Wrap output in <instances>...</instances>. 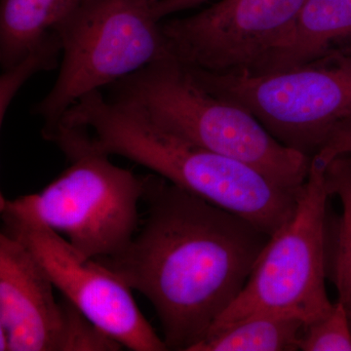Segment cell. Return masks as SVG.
<instances>
[{
  "instance_id": "obj_1",
  "label": "cell",
  "mask_w": 351,
  "mask_h": 351,
  "mask_svg": "<svg viewBox=\"0 0 351 351\" xmlns=\"http://www.w3.org/2000/svg\"><path fill=\"white\" fill-rule=\"evenodd\" d=\"M144 178L135 237L94 260L149 300L168 350L191 351L239 297L271 237L161 176Z\"/></svg>"
},
{
  "instance_id": "obj_2",
  "label": "cell",
  "mask_w": 351,
  "mask_h": 351,
  "mask_svg": "<svg viewBox=\"0 0 351 351\" xmlns=\"http://www.w3.org/2000/svg\"><path fill=\"white\" fill-rule=\"evenodd\" d=\"M62 123L85 127L99 151L140 164L270 237L294 213L301 189L284 188L249 164L171 136L101 90L76 101Z\"/></svg>"
},
{
  "instance_id": "obj_3",
  "label": "cell",
  "mask_w": 351,
  "mask_h": 351,
  "mask_svg": "<svg viewBox=\"0 0 351 351\" xmlns=\"http://www.w3.org/2000/svg\"><path fill=\"white\" fill-rule=\"evenodd\" d=\"M108 87V100L165 133L251 165L279 186L299 191L313 157L286 147L250 112L212 93L186 64L166 58Z\"/></svg>"
},
{
  "instance_id": "obj_4",
  "label": "cell",
  "mask_w": 351,
  "mask_h": 351,
  "mask_svg": "<svg viewBox=\"0 0 351 351\" xmlns=\"http://www.w3.org/2000/svg\"><path fill=\"white\" fill-rule=\"evenodd\" d=\"M50 142L69 166L43 191L10 199L43 225L68 237L90 258L113 257L135 237L141 219L145 178L110 162L91 144L87 129L62 125Z\"/></svg>"
},
{
  "instance_id": "obj_5",
  "label": "cell",
  "mask_w": 351,
  "mask_h": 351,
  "mask_svg": "<svg viewBox=\"0 0 351 351\" xmlns=\"http://www.w3.org/2000/svg\"><path fill=\"white\" fill-rule=\"evenodd\" d=\"M156 1L85 0L64 21L59 31L63 45L59 75L32 110L44 120L46 140L85 95L172 57L161 21L154 14Z\"/></svg>"
},
{
  "instance_id": "obj_6",
  "label": "cell",
  "mask_w": 351,
  "mask_h": 351,
  "mask_svg": "<svg viewBox=\"0 0 351 351\" xmlns=\"http://www.w3.org/2000/svg\"><path fill=\"white\" fill-rule=\"evenodd\" d=\"M329 197L324 166L313 157L294 213L270 237L246 285L207 337L256 314H286L307 326L331 311L325 284Z\"/></svg>"
},
{
  "instance_id": "obj_7",
  "label": "cell",
  "mask_w": 351,
  "mask_h": 351,
  "mask_svg": "<svg viewBox=\"0 0 351 351\" xmlns=\"http://www.w3.org/2000/svg\"><path fill=\"white\" fill-rule=\"evenodd\" d=\"M186 66L212 93L246 108L279 142L309 157L351 117V55L258 73Z\"/></svg>"
},
{
  "instance_id": "obj_8",
  "label": "cell",
  "mask_w": 351,
  "mask_h": 351,
  "mask_svg": "<svg viewBox=\"0 0 351 351\" xmlns=\"http://www.w3.org/2000/svg\"><path fill=\"white\" fill-rule=\"evenodd\" d=\"M2 230L19 240L45 270L53 285L94 324L128 350L165 351L163 339L145 319L131 289L68 239L0 196Z\"/></svg>"
},
{
  "instance_id": "obj_9",
  "label": "cell",
  "mask_w": 351,
  "mask_h": 351,
  "mask_svg": "<svg viewBox=\"0 0 351 351\" xmlns=\"http://www.w3.org/2000/svg\"><path fill=\"white\" fill-rule=\"evenodd\" d=\"M306 0H221L161 21L171 56L212 73H260L281 50Z\"/></svg>"
},
{
  "instance_id": "obj_10",
  "label": "cell",
  "mask_w": 351,
  "mask_h": 351,
  "mask_svg": "<svg viewBox=\"0 0 351 351\" xmlns=\"http://www.w3.org/2000/svg\"><path fill=\"white\" fill-rule=\"evenodd\" d=\"M31 251L0 232V351H61L64 311Z\"/></svg>"
},
{
  "instance_id": "obj_11",
  "label": "cell",
  "mask_w": 351,
  "mask_h": 351,
  "mask_svg": "<svg viewBox=\"0 0 351 351\" xmlns=\"http://www.w3.org/2000/svg\"><path fill=\"white\" fill-rule=\"evenodd\" d=\"M343 55H351V0H306L283 47L260 73Z\"/></svg>"
},
{
  "instance_id": "obj_12",
  "label": "cell",
  "mask_w": 351,
  "mask_h": 351,
  "mask_svg": "<svg viewBox=\"0 0 351 351\" xmlns=\"http://www.w3.org/2000/svg\"><path fill=\"white\" fill-rule=\"evenodd\" d=\"M85 0H0V64L12 68L59 31Z\"/></svg>"
},
{
  "instance_id": "obj_13",
  "label": "cell",
  "mask_w": 351,
  "mask_h": 351,
  "mask_svg": "<svg viewBox=\"0 0 351 351\" xmlns=\"http://www.w3.org/2000/svg\"><path fill=\"white\" fill-rule=\"evenodd\" d=\"M306 323L286 314L263 313L209 335L191 351H295Z\"/></svg>"
},
{
  "instance_id": "obj_14",
  "label": "cell",
  "mask_w": 351,
  "mask_h": 351,
  "mask_svg": "<svg viewBox=\"0 0 351 351\" xmlns=\"http://www.w3.org/2000/svg\"><path fill=\"white\" fill-rule=\"evenodd\" d=\"M324 172L328 193L337 196L343 206L334 243L329 246L328 276L351 319V156L332 159Z\"/></svg>"
},
{
  "instance_id": "obj_15",
  "label": "cell",
  "mask_w": 351,
  "mask_h": 351,
  "mask_svg": "<svg viewBox=\"0 0 351 351\" xmlns=\"http://www.w3.org/2000/svg\"><path fill=\"white\" fill-rule=\"evenodd\" d=\"M63 54V45L60 36L45 41L32 50L12 68L3 71L0 78V122L4 117L21 87L34 73L54 69Z\"/></svg>"
},
{
  "instance_id": "obj_16",
  "label": "cell",
  "mask_w": 351,
  "mask_h": 351,
  "mask_svg": "<svg viewBox=\"0 0 351 351\" xmlns=\"http://www.w3.org/2000/svg\"><path fill=\"white\" fill-rule=\"evenodd\" d=\"M300 350L351 351V319L341 302L329 313L304 328Z\"/></svg>"
},
{
  "instance_id": "obj_17",
  "label": "cell",
  "mask_w": 351,
  "mask_h": 351,
  "mask_svg": "<svg viewBox=\"0 0 351 351\" xmlns=\"http://www.w3.org/2000/svg\"><path fill=\"white\" fill-rule=\"evenodd\" d=\"M64 311V334L61 351H117V339L94 324L68 299L61 301Z\"/></svg>"
},
{
  "instance_id": "obj_18",
  "label": "cell",
  "mask_w": 351,
  "mask_h": 351,
  "mask_svg": "<svg viewBox=\"0 0 351 351\" xmlns=\"http://www.w3.org/2000/svg\"><path fill=\"white\" fill-rule=\"evenodd\" d=\"M351 156V117L335 128L314 158L326 166L339 156Z\"/></svg>"
},
{
  "instance_id": "obj_19",
  "label": "cell",
  "mask_w": 351,
  "mask_h": 351,
  "mask_svg": "<svg viewBox=\"0 0 351 351\" xmlns=\"http://www.w3.org/2000/svg\"><path fill=\"white\" fill-rule=\"evenodd\" d=\"M210 0H157L154 2V14L158 21L173 14L195 8Z\"/></svg>"
}]
</instances>
